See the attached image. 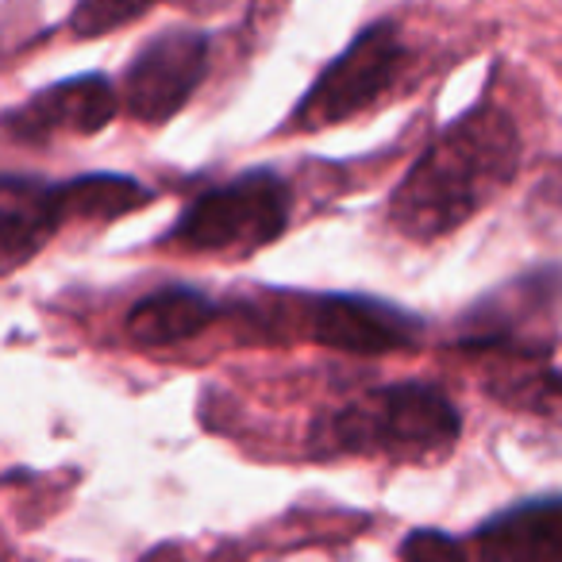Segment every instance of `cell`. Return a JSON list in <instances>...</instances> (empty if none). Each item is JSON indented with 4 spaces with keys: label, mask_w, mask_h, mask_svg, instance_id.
Masks as SVG:
<instances>
[{
    "label": "cell",
    "mask_w": 562,
    "mask_h": 562,
    "mask_svg": "<svg viewBox=\"0 0 562 562\" xmlns=\"http://www.w3.org/2000/svg\"><path fill=\"white\" fill-rule=\"evenodd\" d=\"M520 170V132L501 104L482 101L454 116L416 155L390 193V224L405 239L431 243L485 209Z\"/></svg>",
    "instance_id": "obj_1"
},
{
    "label": "cell",
    "mask_w": 562,
    "mask_h": 562,
    "mask_svg": "<svg viewBox=\"0 0 562 562\" xmlns=\"http://www.w3.org/2000/svg\"><path fill=\"white\" fill-rule=\"evenodd\" d=\"M462 416L431 382H393L316 416L308 447L316 459L339 454H390L420 462L454 447Z\"/></svg>",
    "instance_id": "obj_2"
},
{
    "label": "cell",
    "mask_w": 562,
    "mask_h": 562,
    "mask_svg": "<svg viewBox=\"0 0 562 562\" xmlns=\"http://www.w3.org/2000/svg\"><path fill=\"white\" fill-rule=\"evenodd\" d=\"M293 212V193L278 170H247L220 186L196 193L170 232L162 235L166 247L189 255H227V250H262L285 235Z\"/></svg>",
    "instance_id": "obj_3"
},
{
    "label": "cell",
    "mask_w": 562,
    "mask_h": 562,
    "mask_svg": "<svg viewBox=\"0 0 562 562\" xmlns=\"http://www.w3.org/2000/svg\"><path fill=\"white\" fill-rule=\"evenodd\" d=\"M266 331L305 336L344 355L408 351L424 339V321L367 293H273L270 305H247Z\"/></svg>",
    "instance_id": "obj_4"
},
{
    "label": "cell",
    "mask_w": 562,
    "mask_h": 562,
    "mask_svg": "<svg viewBox=\"0 0 562 562\" xmlns=\"http://www.w3.org/2000/svg\"><path fill=\"white\" fill-rule=\"evenodd\" d=\"M559 316L562 270L539 266L474 301L462 313L454 347L493 362H547L559 344Z\"/></svg>",
    "instance_id": "obj_5"
},
{
    "label": "cell",
    "mask_w": 562,
    "mask_h": 562,
    "mask_svg": "<svg viewBox=\"0 0 562 562\" xmlns=\"http://www.w3.org/2000/svg\"><path fill=\"white\" fill-rule=\"evenodd\" d=\"M408 58L413 55L405 47V35L393 20L367 24L347 43L344 55L331 58L321 78L308 86V93L293 109L290 127L293 132H321L331 124H347L397 86L401 74L408 70Z\"/></svg>",
    "instance_id": "obj_6"
},
{
    "label": "cell",
    "mask_w": 562,
    "mask_h": 562,
    "mask_svg": "<svg viewBox=\"0 0 562 562\" xmlns=\"http://www.w3.org/2000/svg\"><path fill=\"white\" fill-rule=\"evenodd\" d=\"M212 40L201 27H162L135 50L124 74V109L143 124H166L189 104L209 74Z\"/></svg>",
    "instance_id": "obj_7"
},
{
    "label": "cell",
    "mask_w": 562,
    "mask_h": 562,
    "mask_svg": "<svg viewBox=\"0 0 562 562\" xmlns=\"http://www.w3.org/2000/svg\"><path fill=\"white\" fill-rule=\"evenodd\" d=\"M120 112V97L104 74H78L27 97L4 116V132L20 143H50L58 135H97Z\"/></svg>",
    "instance_id": "obj_8"
},
{
    "label": "cell",
    "mask_w": 562,
    "mask_h": 562,
    "mask_svg": "<svg viewBox=\"0 0 562 562\" xmlns=\"http://www.w3.org/2000/svg\"><path fill=\"white\" fill-rule=\"evenodd\" d=\"M63 227L66 212L58 181L20 178V173L0 181V270L4 273L32 262Z\"/></svg>",
    "instance_id": "obj_9"
},
{
    "label": "cell",
    "mask_w": 562,
    "mask_h": 562,
    "mask_svg": "<svg viewBox=\"0 0 562 562\" xmlns=\"http://www.w3.org/2000/svg\"><path fill=\"white\" fill-rule=\"evenodd\" d=\"M477 562H562V497L520 501L474 531Z\"/></svg>",
    "instance_id": "obj_10"
},
{
    "label": "cell",
    "mask_w": 562,
    "mask_h": 562,
    "mask_svg": "<svg viewBox=\"0 0 562 562\" xmlns=\"http://www.w3.org/2000/svg\"><path fill=\"white\" fill-rule=\"evenodd\" d=\"M220 316V305L193 285H166L132 305L124 316V331L135 347H173L193 339Z\"/></svg>",
    "instance_id": "obj_11"
},
{
    "label": "cell",
    "mask_w": 562,
    "mask_h": 562,
    "mask_svg": "<svg viewBox=\"0 0 562 562\" xmlns=\"http://www.w3.org/2000/svg\"><path fill=\"white\" fill-rule=\"evenodd\" d=\"M58 193H63L66 224H74V220H116L158 196L139 178H124V173H81V178L58 181Z\"/></svg>",
    "instance_id": "obj_12"
},
{
    "label": "cell",
    "mask_w": 562,
    "mask_h": 562,
    "mask_svg": "<svg viewBox=\"0 0 562 562\" xmlns=\"http://www.w3.org/2000/svg\"><path fill=\"white\" fill-rule=\"evenodd\" d=\"M485 390L508 408L539 416H562V374L547 362H493Z\"/></svg>",
    "instance_id": "obj_13"
},
{
    "label": "cell",
    "mask_w": 562,
    "mask_h": 562,
    "mask_svg": "<svg viewBox=\"0 0 562 562\" xmlns=\"http://www.w3.org/2000/svg\"><path fill=\"white\" fill-rule=\"evenodd\" d=\"M150 12V4H112V0H86L70 12V32L78 40H97L124 24H135Z\"/></svg>",
    "instance_id": "obj_14"
},
{
    "label": "cell",
    "mask_w": 562,
    "mask_h": 562,
    "mask_svg": "<svg viewBox=\"0 0 562 562\" xmlns=\"http://www.w3.org/2000/svg\"><path fill=\"white\" fill-rule=\"evenodd\" d=\"M401 562H470L467 547L436 528H416L401 543Z\"/></svg>",
    "instance_id": "obj_15"
},
{
    "label": "cell",
    "mask_w": 562,
    "mask_h": 562,
    "mask_svg": "<svg viewBox=\"0 0 562 562\" xmlns=\"http://www.w3.org/2000/svg\"><path fill=\"white\" fill-rule=\"evenodd\" d=\"M531 209L543 212V216L562 220V158L543 173V178H539L536 193H531Z\"/></svg>",
    "instance_id": "obj_16"
}]
</instances>
